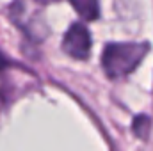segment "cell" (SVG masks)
<instances>
[{
    "label": "cell",
    "mask_w": 153,
    "mask_h": 151,
    "mask_svg": "<svg viewBox=\"0 0 153 151\" xmlns=\"http://www.w3.org/2000/svg\"><path fill=\"white\" fill-rule=\"evenodd\" d=\"M150 52V43H109L102 52V66L109 78L132 73Z\"/></svg>",
    "instance_id": "6da1fadb"
},
{
    "label": "cell",
    "mask_w": 153,
    "mask_h": 151,
    "mask_svg": "<svg viewBox=\"0 0 153 151\" xmlns=\"http://www.w3.org/2000/svg\"><path fill=\"white\" fill-rule=\"evenodd\" d=\"M62 50L70 57L78 59V61H84L89 57V53H91V34L85 29V25L73 23L66 30V34L62 38Z\"/></svg>",
    "instance_id": "7a4b0ae2"
},
{
    "label": "cell",
    "mask_w": 153,
    "mask_h": 151,
    "mask_svg": "<svg viewBox=\"0 0 153 151\" xmlns=\"http://www.w3.org/2000/svg\"><path fill=\"white\" fill-rule=\"evenodd\" d=\"M71 7L84 18V20H96L100 14V5L98 2H91V0H78L71 2Z\"/></svg>",
    "instance_id": "3957f363"
},
{
    "label": "cell",
    "mask_w": 153,
    "mask_h": 151,
    "mask_svg": "<svg viewBox=\"0 0 153 151\" xmlns=\"http://www.w3.org/2000/svg\"><path fill=\"white\" fill-rule=\"evenodd\" d=\"M150 124H152V121H150L148 115H137L134 119V132H135V135L141 137V139H146L148 133H150Z\"/></svg>",
    "instance_id": "277c9868"
}]
</instances>
